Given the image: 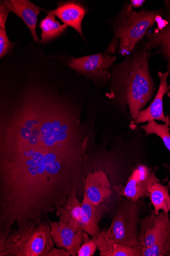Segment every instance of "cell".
Masks as SVG:
<instances>
[{"label": "cell", "instance_id": "1", "mask_svg": "<svg viewBox=\"0 0 170 256\" xmlns=\"http://www.w3.org/2000/svg\"><path fill=\"white\" fill-rule=\"evenodd\" d=\"M86 150L31 148L0 152V236L14 225L44 222L67 200L73 186L84 194Z\"/></svg>", "mask_w": 170, "mask_h": 256}, {"label": "cell", "instance_id": "2", "mask_svg": "<svg viewBox=\"0 0 170 256\" xmlns=\"http://www.w3.org/2000/svg\"><path fill=\"white\" fill-rule=\"evenodd\" d=\"M89 132L81 110L57 98L20 106L0 126V150L44 147L68 150L87 148Z\"/></svg>", "mask_w": 170, "mask_h": 256}, {"label": "cell", "instance_id": "3", "mask_svg": "<svg viewBox=\"0 0 170 256\" xmlns=\"http://www.w3.org/2000/svg\"><path fill=\"white\" fill-rule=\"evenodd\" d=\"M150 56L149 50L145 48L118 65L112 76L121 100L128 106L133 121L155 92V83L149 65Z\"/></svg>", "mask_w": 170, "mask_h": 256}, {"label": "cell", "instance_id": "4", "mask_svg": "<svg viewBox=\"0 0 170 256\" xmlns=\"http://www.w3.org/2000/svg\"><path fill=\"white\" fill-rule=\"evenodd\" d=\"M117 210L109 228L92 238L100 252L115 245L139 246L140 208L138 202L120 197Z\"/></svg>", "mask_w": 170, "mask_h": 256}, {"label": "cell", "instance_id": "5", "mask_svg": "<svg viewBox=\"0 0 170 256\" xmlns=\"http://www.w3.org/2000/svg\"><path fill=\"white\" fill-rule=\"evenodd\" d=\"M49 223L26 230L16 228L0 236V256H45L53 248Z\"/></svg>", "mask_w": 170, "mask_h": 256}, {"label": "cell", "instance_id": "6", "mask_svg": "<svg viewBox=\"0 0 170 256\" xmlns=\"http://www.w3.org/2000/svg\"><path fill=\"white\" fill-rule=\"evenodd\" d=\"M161 17L160 11H133L131 5L127 6L120 15L114 29V42L120 40L119 53L129 55L137 43Z\"/></svg>", "mask_w": 170, "mask_h": 256}, {"label": "cell", "instance_id": "7", "mask_svg": "<svg viewBox=\"0 0 170 256\" xmlns=\"http://www.w3.org/2000/svg\"><path fill=\"white\" fill-rule=\"evenodd\" d=\"M158 170V167L138 165L133 170L126 186H116L114 188L118 196L133 202L149 198L151 186L161 182L156 174Z\"/></svg>", "mask_w": 170, "mask_h": 256}, {"label": "cell", "instance_id": "8", "mask_svg": "<svg viewBox=\"0 0 170 256\" xmlns=\"http://www.w3.org/2000/svg\"><path fill=\"white\" fill-rule=\"evenodd\" d=\"M116 60L107 53L72 58L68 64L69 68L89 78L94 82L103 84L110 79L112 74L108 68Z\"/></svg>", "mask_w": 170, "mask_h": 256}, {"label": "cell", "instance_id": "9", "mask_svg": "<svg viewBox=\"0 0 170 256\" xmlns=\"http://www.w3.org/2000/svg\"><path fill=\"white\" fill-rule=\"evenodd\" d=\"M170 240V220L169 214L163 212L155 213L140 220L139 245L141 248L149 247L156 242Z\"/></svg>", "mask_w": 170, "mask_h": 256}, {"label": "cell", "instance_id": "10", "mask_svg": "<svg viewBox=\"0 0 170 256\" xmlns=\"http://www.w3.org/2000/svg\"><path fill=\"white\" fill-rule=\"evenodd\" d=\"M51 226L50 234L57 247L66 250L70 255L77 256L83 243L89 236L83 230H76L60 220L52 222L46 218Z\"/></svg>", "mask_w": 170, "mask_h": 256}, {"label": "cell", "instance_id": "11", "mask_svg": "<svg viewBox=\"0 0 170 256\" xmlns=\"http://www.w3.org/2000/svg\"><path fill=\"white\" fill-rule=\"evenodd\" d=\"M84 187L88 198L95 206L105 204L112 194L107 172L103 170L85 172Z\"/></svg>", "mask_w": 170, "mask_h": 256}, {"label": "cell", "instance_id": "12", "mask_svg": "<svg viewBox=\"0 0 170 256\" xmlns=\"http://www.w3.org/2000/svg\"><path fill=\"white\" fill-rule=\"evenodd\" d=\"M170 73V68H168L167 72H159L158 76L160 79V84L157 94L150 106L141 110L136 118L133 121L134 124H140L150 121L159 120L163 122L170 127V118L166 117L163 110V98L170 90V85L167 82L168 77Z\"/></svg>", "mask_w": 170, "mask_h": 256}, {"label": "cell", "instance_id": "13", "mask_svg": "<svg viewBox=\"0 0 170 256\" xmlns=\"http://www.w3.org/2000/svg\"><path fill=\"white\" fill-rule=\"evenodd\" d=\"M9 12L21 18L28 28L35 42L40 40L36 32L37 16L41 10H44L28 0H6L3 2Z\"/></svg>", "mask_w": 170, "mask_h": 256}, {"label": "cell", "instance_id": "14", "mask_svg": "<svg viewBox=\"0 0 170 256\" xmlns=\"http://www.w3.org/2000/svg\"><path fill=\"white\" fill-rule=\"evenodd\" d=\"M167 8L166 18H161L158 20V27L149 34V40L145 48L149 51L157 48L166 60L170 61V4L167 5Z\"/></svg>", "mask_w": 170, "mask_h": 256}, {"label": "cell", "instance_id": "15", "mask_svg": "<svg viewBox=\"0 0 170 256\" xmlns=\"http://www.w3.org/2000/svg\"><path fill=\"white\" fill-rule=\"evenodd\" d=\"M79 189L77 186L71 188L64 204L57 212L59 220L76 230H83L81 220L82 202L77 198Z\"/></svg>", "mask_w": 170, "mask_h": 256}, {"label": "cell", "instance_id": "16", "mask_svg": "<svg viewBox=\"0 0 170 256\" xmlns=\"http://www.w3.org/2000/svg\"><path fill=\"white\" fill-rule=\"evenodd\" d=\"M52 11L64 25L74 28L84 38L82 22L86 14V10L83 6L77 2H66L60 4Z\"/></svg>", "mask_w": 170, "mask_h": 256}, {"label": "cell", "instance_id": "17", "mask_svg": "<svg viewBox=\"0 0 170 256\" xmlns=\"http://www.w3.org/2000/svg\"><path fill=\"white\" fill-rule=\"evenodd\" d=\"M81 206V220L83 230L92 238L101 232L99 222L104 210L105 204L95 206L92 204L84 192Z\"/></svg>", "mask_w": 170, "mask_h": 256}, {"label": "cell", "instance_id": "18", "mask_svg": "<svg viewBox=\"0 0 170 256\" xmlns=\"http://www.w3.org/2000/svg\"><path fill=\"white\" fill-rule=\"evenodd\" d=\"M170 184L164 185L157 182L151 186L149 198L154 206L155 214H159L160 210L168 214L170 212Z\"/></svg>", "mask_w": 170, "mask_h": 256}, {"label": "cell", "instance_id": "19", "mask_svg": "<svg viewBox=\"0 0 170 256\" xmlns=\"http://www.w3.org/2000/svg\"><path fill=\"white\" fill-rule=\"evenodd\" d=\"M55 15L52 10L39 23V28L42 31L40 43L45 44L60 36L67 29L64 24L61 25L55 19Z\"/></svg>", "mask_w": 170, "mask_h": 256}, {"label": "cell", "instance_id": "20", "mask_svg": "<svg viewBox=\"0 0 170 256\" xmlns=\"http://www.w3.org/2000/svg\"><path fill=\"white\" fill-rule=\"evenodd\" d=\"M140 128L147 136L155 134L161 138L166 148L170 152V129L169 126L159 124L153 120L149 122L147 125H143Z\"/></svg>", "mask_w": 170, "mask_h": 256}, {"label": "cell", "instance_id": "21", "mask_svg": "<svg viewBox=\"0 0 170 256\" xmlns=\"http://www.w3.org/2000/svg\"><path fill=\"white\" fill-rule=\"evenodd\" d=\"M101 256H142L140 246L115 245L111 249L100 252Z\"/></svg>", "mask_w": 170, "mask_h": 256}, {"label": "cell", "instance_id": "22", "mask_svg": "<svg viewBox=\"0 0 170 256\" xmlns=\"http://www.w3.org/2000/svg\"><path fill=\"white\" fill-rule=\"evenodd\" d=\"M142 256H168L170 250V240L158 242L147 248H141Z\"/></svg>", "mask_w": 170, "mask_h": 256}, {"label": "cell", "instance_id": "23", "mask_svg": "<svg viewBox=\"0 0 170 256\" xmlns=\"http://www.w3.org/2000/svg\"><path fill=\"white\" fill-rule=\"evenodd\" d=\"M13 44L9 40L6 30L0 29V58L6 56L13 48Z\"/></svg>", "mask_w": 170, "mask_h": 256}, {"label": "cell", "instance_id": "24", "mask_svg": "<svg viewBox=\"0 0 170 256\" xmlns=\"http://www.w3.org/2000/svg\"><path fill=\"white\" fill-rule=\"evenodd\" d=\"M98 248L93 238L90 239L88 236L79 248L77 256H92Z\"/></svg>", "mask_w": 170, "mask_h": 256}, {"label": "cell", "instance_id": "25", "mask_svg": "<svg viewBox=\"0 0 170 256\" xmlns=\"http://www.w3.org/2000/svg\"><path fill=\"white\" fill-rule=\"evenodd\" d=\"M9 11L1 1L0 3V29L6 30L5 26Z\"/></svg>", "mask_w": 170, "mask_h": 256}, {"label": "cell", "instance_id": "26", "mask_svg": "<svg viewBox=\"0 0 170 256\" xmlns=\"http://www.w3.org/2000/svg\"><path fill=\"white\" fill-rule=\"evenodd\" d=\"M70 254L65 249L53 248L45 256H69Z\"/></svg>", "mask_w": 170, "mask_h": 256}, {"label": "cell", "instance_id": "27", "mask_svg": "<svg viewBox=\"0 0 170 256\" xmlns=\"http://www.w3.org/2000/svg\"><path fill=\"white\" fill-rule=\"evenodd\" d=\"M144 2L145 1H132L131 6L134 8H139L141 6Z\"/></svg>", "mask_w": 170, "mask_h": 256}, {"label": "cell", "instance_id": "28", "mask_svg": "<svg viewBox=\"0 0 170 256\" xmlns=\"http://www.w3.org/2000/svg\"><path fill=\"white\" fill-rule=\"evenodd\" d=\"M164 167L165 168V170L167 171V172L170 175V168L168 164H164Z\"/></svg>", "mask_w": 170, "mask_h": 256}, {"label": "cell", "instance_id": "29", "mask_svg": "<svg viewBox=\"0 0 170 256\" xmlns=\"http://www.w3.org/2000/svg\"><path fill=\"white\" fill-rule=\"evenodd\" d=\"M168 256H170V251H169V254H168Z\"/></svg>", "mask_w": 170, "mask_h": 256}, {"label": "cell", "instance_id": "30", "mask_svg": "<svg viewBox=\"0 0 170 256\" xmlns=\"http://www.w3.org/2000/svg\"><path fill=\"white\" fill-rule=\"evenodd\" d=\"M169 218H170V216H169Z\"/></svg>", "mask_w": 170, "mask_h": 256}]
</instances>
